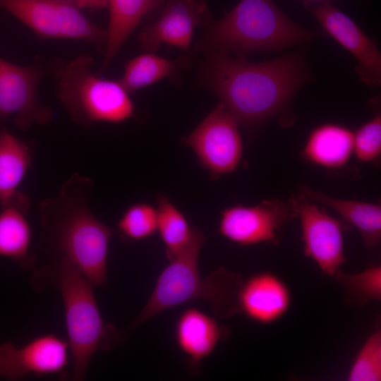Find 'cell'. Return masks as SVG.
Instances as JSON below:
<instances>
[{
  "instance_id": "21",
  "label": "cell",
  "mask_w": 381,
  "mask_h": 381,
  "mask_svg": "<svg viewBox=\"0 0 381 381\" xmlns=\"http://www.w3.org/2000/svg\"><path fill=\"white\" fill-rule=\"evenodd\" d=\"M31 162L25 142L8 132L0 131V203L8 202L18 191Z\"/></svg>"
},
{
  "instance_id": "20",
  "label": "cell",
  "mask_w": 381,
  "mask_h": 381,
  "mask_svg": "<svg viewBox=\"0 0 381 381\" xmlns=\"http://www.w3.org/2000/svg\"><path fill=\"white\" fill-rule=\"evenodd\" d=\"M162 0H107L109 23L104 61L103 72L117 54L124 42L143 17L153 10Z\"/></svg>"
},
{
  "instance_id": "22",
  "label": "cell",
  "mask_w": 381,
  "mask_h": 381,
  "mask_svg": "<svg viewBox=\"0 0 381 381\" xmlns=\"http://www.w3.org/2000/svg\"><path fill=\"white\" fill-rule=\"evenodd\" d=\"M157 203V231L164 243L166 255L171 260L190 243L193 226L167 195H158Z\"/></svg>"
},
{
  "instance_id": "4",
  "label": "cell",
  "mask_w": 381,
  "mask_h": 381,
  "mask_svg": "<svg viewBox=\"0 0 381 381\" xmlns=\"http://www.w3.org/2000/svg\"><path fill=\"white\" fill-rule=\"evenodd\" d=\"M205 240L203 232L193 226L190 243L161 272L144 308L121 332L123 339L153 317L189 301H205L222 318L238 313L237 294L241 276L224 267L205 277L200 274L198 257Z\"/></svg>"
},
{
  "instance_id": "9",
  "label": "cell",
  "mask_w": 381,
  "mask_h": 381,
  "mask_svg": "<svg viewBox=\"0 0 381 381\" xmlns=\"http://www.w3.org/2000/svg\"><path fill=\"white\" fill-rule=\"evenodd\" d=\"M289 204L300 219L304 255L332 277L346 262L342 224L301 193Z\"/></svg>"
},
{
  "instance_id": "25",
  "label": "cell",
  "mask_w": 381,
  "mask_h": 381,
  "mask_svg": "<svg viewBox=\"0 0 381 381\" xmlns=\"http://www.w3.org/2000/svg\"><path fill=\"white\" fill-rule=\"evenodd\" d=\"M349 381L381 380V330L377 328L365 339L351 364Z\"/></svg>"
},
{
  "instance_id": "15",
  "label": "cell",
  "mask_w": 381,
  "mask_h": 381,
  "mask_svg": "<svg viewBox=\"0 0 381 381\" xmlns=\"http://www.w3.org/2000/svg\"><path fill=\"white\" fill-rule=\"evenodd\" d=\"M291 294L276 274L262 272L243 279L237 294L238 313L263 325L274 322L289 310Z\"/></svg>"
},
{
  "instance_id": "26",
  "label": "cell",
  "mask_w": 381,
  "mask_h": 381,
  "mask_svg": "<svg viewBox=\"0 0 381 381\" xmlns=\"http://www.w3.org/2000/svg\"><path fill=\"white\" fill-rule=\"evenodd\" d=\"M157 210L146 202L128 207L118 222L121 235L131 241L145 239L157 231Z\"/></svg>"
},
{
  "instance_id": "27",
  "label": "cell",
  "mask_w": 381,
  "mask_h": 381,
  "mask_svg": "<svg viewBox=\"0 0 381 381\" xmlns=\"http://www.w3.org/2000/svg\"><path fill=\"white\" fill-rule=\"evenodd\" d=\"M353 152L362 162H372L380 158L381 154L380 114L353 133Z\"/></svg>"
},
{
  "instance_id": "29",
  "label": "cell",
  "mask_w": 381,
  "mask_h": 381,
  "mask_svg": "<svg viewBox=\"0 0 381 381\" xmlns=\"http://www.w3.org/2000/svg\"><path fill=\"white\" fill-rule=\"evenodd\" d=\"M331 0H306V1H310V2H314V1H322V2H326V1H329Z\"/></svg>"
},
{
  "instance_id": "17",
  "label": "cell",
  "mask_w": 381,
  "mask_h": 381,
  "mask_svg": "<svg viewBox=\"0 0 381 381\" xmlns=\"http://www.w3.org/2000/svg\"><path fill=\"white\" fill-rule=\"evenodd\" d=\"M226 334V328L214 318L193 308L185 310L176 324L177 345L194 368L214 351Z\"/></svg>"
},
{
  "instance_id": "11",
  "label": "cell",
  "mask_w": 381,
  "mask_h": 381,
  "mask_svg": "<svg viewBox=\"0 0 381 381\" xmlns=\"http://www.w3.org/2000/svg\"><path fill=\"white\" fill-rule=\"evenodd\" d=\"M304 6L322 29L357 59L355 69L360 80L370 87L380 86L381 54L377 42L367 37L351 18L329 1H306Z\"/></svg>"
},
{
  "instance_id": "5",
  "label": "cell",
  "mask_w": 381,
  "mask_h": 381,
  "mask_svg": "<svg viewBox=\"0 0 381 381\" xmlns=\"http://www.w3.org/2000/svg\"><path fill=\"white\" fill-rule=\"evenodd\" d=\"M320 35L295 23L273 0H239L214 23L202 44L210 51L246 57L254 52H279L309 43Z\"/></svg>"
},
{
  "instance_id": "28",
  "label": "cell",
  "mask_w": 381,
  "mask_h": 381,
  "mask_svg": "<svg viewBox=\"0 0 381 381\" xmlns=\"http://www.w3.org/2000/svg\"><path fill=\"white\" fill-rule=\"evenodd\" d=\"M79 8H87L96 10L107 7V0H69Z\"/></svg>"
},
{
  "instance_id": "24",
  "label": "cell",
  "mask_w": 381,
  "mask_h": 381,
  "mask_svg": "<svg viewBox=\"0 0 381 381\" xmlns=\"http://www.w3.org/2000/svg\"><path fill=\"white\" fill-rule=\"evenodd\" d=\"M332 277L344 288L346 302L363 306L381 299V266L373 265L356 274L340 270Z\"/></svg>"
},
{
  "instance_id": "12",
  "label": "cell",
  "mask_w": 381,
  "mask_h": 381,
  "mask_svg": "<svg viewBox=\"0 0 381 381\" xmlns=\"http://www.w3.org/2000/svg\"><path fill=\"white\" fill-rule=\"evenodd\" d=\"M40 78V71L35 67L18 66L0 58V116H13L17 126L25 130L50 121L53 111L37 96Z\"/></svg>"
},
{
  "instance_id": "18",
  "label": "cell",
  "mask_w": 381,
  "mask_h": 381,
  "mask_svg": "<svg viewBox=\"0 0 381 381\" xmlns=\"http://www.w3.org/2000/svg\"><path fill=\"white\" fill-rule=\"evenodd\" d=\"M353 152V133L335 124H321L311 131L303 155L309 162L327 169L344 166Z\"/></svg>"
},
{
  "instance_id": "7",
  "label": "cell",
  "mask_w": 381,
  "mask_h": 381,
  "mask_svg": "<svg viewBox=\"0 0 381 381\" xmlns=\"http://www.w3.org/2000/svg\"><path fill=\"white\" fill-rule=\"evenodd\" d=\"M8 11L42 37L107 42V32L69 0H0Z\"/></svg>"
},
{
  "instance_id": "19",
  "label": "cell",
  "mask_w": 381,
  "mask_h": 381,
  "mask_svg": "<svg viewBox=\"0 0 381 381\" xmlns=\"http://www.w3.org/2000/svg\"><path fill=\"white\" fill-rule=\"evenodd\" d=\"M302 195L326 205L354 226L359 231L365 246L375 248L381 240V206L366 202L332 197L307 186L301 187Z\"/></svg>"
},
{
  "instance_id": "2",
  "label": "cell",
  "mask_w": 381,
  "mask_h": 381,
  "mask_svg": "<svg viewBox=\"0 0 381 381\" xmlns=\"http://www.w3.org/2000/svg\"><path fill=\"white\" fill-rule=\"evenodd\" d=\"M81 181H70L56 199L50 201V207L47 205L49 208L43 209L42 248L51 260L67 259L95 286L104 287L108 284V250L115 231L91 212L82 192L83 183L78 190Z\"/></svg>"
},
{
  "instance_id": "10",
  "label": "cell",
  "mask_w": 381,
  "mask_h": 381,
  "mask_svg": "<svg viewBox=\"0 0 381 381\" xmlns=\"http://www.w3.org/2000/svg\"><path fill=\"white\" fill-rule=\"evenodd\" d=\"M288 203L265 200L253 206L236 205L221 212L218 232L240 246L277 243V232L291 217Z\"/></svg>"
},
{
  "instance_id": "23",
  "label": "cell",
  "mask_w": 381,
  "mask_h": 381,
  "mask_svg": "<svg viewBox=\"0 0 381 381\" xmlns=\"http://www.w3.org/2000/svg\"><path fill=\"white\" fill-rule=\"evenodd\" d=\"M179 66L178 61L146 53L127 64L119 82L128 93H132L173 74Z\"/></svg>"
},
{
  "instance_id": "6",
  "label": "cell",
  "mask_w": 381,
  "mask_h": 381,
  "mask_svg": "<svg viewBox=\"0 0 381 381\" xmlns=\"http://www.w3.org/2000/svg\"><path fill=\"white\" fill-rule=\"evenodd\" d=\"M92 59L80 55L61 71L58 95L71 117L88 126L95 123H120L134 112L133 104L119 81L102 78L91 69Z\"/></svg>"
},
{
  "instance_id": "16",
  "label": "cell",
  "mask_w": 381,
  "mask_h": 381,
  "mask_svg": "<svg viewBox=\"0 0 381 381\" xmlns=\"http://www.w3.org/2000/svg\"><path fill=\"white\" fill-rule=\"evenodd\" d=\"M27 196L18 192L1 205L0 256L16 262L25 270L37 267V258L30 253L32 230L27 218L29 202Z\"/></svg>"
},
{
  "instance_id": "8",
  "label": "cell",
  "mask_w": 381,
  "mask_h": 381,
  "mask_svg": "<svg viewBox=\"0 0 381 381\" xmlns=\"http://www.w3.org/2000/svg\"><path fill=\"white\" fill-rule=\"evenodd\" d=\"M239 125L220 102L183 141L212 177L234 171L243 154Z\"/></svg>"
},
{
  "instance_id": "1",
  "label": "cell",
  "mask_w": 381,
  "mask_h": 381,
  "mask_svg": "<svg viewBox=\"0 0 381 381\" xmlns=\"http://www.w3.org/2000/svg\"><path fill=\"white\" fill-rule=\"evenodd\" d=\"M202 74L238 125L251 132L273 119L285 118L295 95L310 80L299 53L250 62L246 57L210 51Z\"/></svg>"
},
{
  "instance_id": "14",
  "label": "cell",
  "mask_w": 381,
  "mask_h": 381,
  "mask_svg": "<svg viewBox=\"0 0 381 381\" xmlns=\"http://www.w3.org/2000/svg\"><path fill=\"white\" fill-rule=\"evenodd\" d=\"M207 16L204 0H167L159 18L141 30L140 46L147 52H156L162 44L188 49L195 29Z\"/></svg>"
},
{
  "instance_id": "3",
  "label": "cell",
  "mask_w": 381,
  "mask_h": 381,
  "mask_svg": "<svg viewBox=\"0 0 381 381\" xmlns=\"http://www.w3.org/2000/svg\"><path fill=\"white\" fill-rule=\"evenodd\" d=\"M32 285L38 291L52 288L64 304L73 380H83L99 350L109 351L123 340L121 332L105 322L93 291L94 285L71 262L62 258L35 268Z\"/></svg>"
},
{
  "instance_id": "13",
  "label": "cell",
  "mask_w": 381,
  "mask_h": 381,
  "mask_svg": "<svg viewBox=\"0 0 381 381\" xmlns=\"http://www.w3.org/2000/svg\"><path fill=\"white\" fill-rule=\"evenodd\" d=\"M68 341L54 334L38 336L24 346L0 345V376L8 379L61 375L69 364Z\"/></svg>"
}]
</instances>
